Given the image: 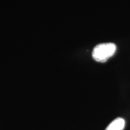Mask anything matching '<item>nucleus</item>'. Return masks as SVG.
I'll list each match as a JSON object with an SVG mask.
<instances>
[{"label":"nucleus","mask_w":130,"mask_h":130,"mask_svg":"<svg viewBox=\"0 0 130 130\" xmlns=\"http://www.w3.org/2000/svg\"><path fill=\"white\" fill-rule=\"evenodd\" d=\"M116 46L113 43H104L97 45L93 48L92 57L95 61L105 62L115 54Z\"/></svg>","instance_id":"f257e3e1"},{"label":"nucleus","mask_w":130,"mask_h":130,"mask_svg":"<svg viewBox=\"0 0 130 130\" xmlns=\"http://www.w3.org/2000/svg\"><path fill=\"white\" fill-rule=\"evenodd\" d=\"M125 125V121L122 118H118L113 120L108 125L105 130H123Z\"/></svg>","instance_id":"f03ea898"}]
</instances>
